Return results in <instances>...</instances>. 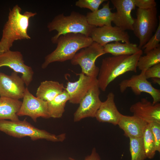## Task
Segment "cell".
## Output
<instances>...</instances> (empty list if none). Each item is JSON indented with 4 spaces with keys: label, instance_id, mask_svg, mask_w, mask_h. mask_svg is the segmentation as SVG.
I'll return each instance as SVG.
<instances>
[{
    "label": "cell",
    "instance_id": "1",
    "mask_svg": "<svg viewBox=\"0 0 160 160\" xmlns=\"http://www.w3.org/2000/svg\"><path fill=\"white\" fill-rule=\"evenodd\" d=\"M21 11L17 4L9 10L0 40V54L10 50L15 41L31 39L28 33L29 21L37 13L26 11L22 14Z\"/></svg>",
    "mask_w": 160,
    "mask_h": 160
},
{
    "label": "cell",
    "instance_id": "2",
    "mask_svg": "<svg viewBox=\"0 0 160 160\" xmlns=\"http://www.w3.org/2000/svg\"><path fill=\"white\" fill-rule=\"evenodd\" d=\"M143 54L141 49L131 55L113 56L103 59L97 77L100 89L105 92L118 76L128 72L136 73L138 60Z\"/></svg>",
    "mask_w": 160,
    "mask_h": 160
},
{
    "label": "cell",
    "instance_id": "3",
    "mask_svg": "<svg viewBox=\"0 0 160 160\" xmlns=\"http://www.w3.org/2000/svg\"><path fill=\"white\" fill-rule=\"evenodd\" d=\"M93 42L90 37L80 33H69L60 36L56 42V48L45 57L42 68H46L53 62L71 60L78 51L88 47Z\"/></svg>",
    "mask_w": 160,
    "mask_h": 160
},
{
    "label": "cell",
    "instance_id": "4",
    "mask_svg": "<svg viewBox=\"0 0 160 160\" xmlns=\"http://www.w3.org/2000/svg\"><path fill=\"white\" fill-rule=\"evenodd\" d=\"M95 27L88 23L86 15L75 11L67 16L63 13L56 15L47 26L49 31L55 30L57 32L51 39L52 42L54 44H56L60 36L67 33H80L90 37Z\"/></svg>",
    "mask_w": 160,
    "mask_h": 160
},
{
    "label": "cell",
    "instance_id": "5",
    "mask_svg": "<svg viewBox=\"0 0 160 160\" xmlns=\"http://www.w3.org/2000/svg\"><path fill=\"white\" fill-rule=\"evenodd\" d=\"M0 131L13 137H30L33 140L45 139L52 142H62L65 138V134L56 135L35 127L25 120L17 121L0 120Z\"/></svg>",
    "mask_w": 160,
    "mask_h": 160
},
{
    "label": "cell",
    "instance_id": "6",
    "mask_svg": "<svg viewBox=\"0 0 160 160\" xmlns=\"http://www.w3.org/2000/svg\"><path fill=\"white\" fill-rule=\"evenodd\" d=\"M156 7L147 9L138 8L133 31L139 40L138 47H142L156 31L158 24Z\"/></svg>",
    "mask_w": 160,
    "mask_h": 160
},
{
    "label": "cell",
    "instance_id": "7",
    "mask_svg": "<svg viewBox=\"0 0 160 160\" xmlns=\"http://www.w3.org/2000/svg\"><path fill=\"white\" fill-rule=\"evenodd\" d=\"M104 54L103 46L94 41L77 53L71 60V63L73 65H79L81 73L85 75L97 78L99 68L95 65V61L98 57Z\"/></svg>",
    "mask_w": 160,
    "mask_h": 160
},
{
    "label": "cell",
    "instance_id": "8",
    "mask_svg": "<svg viewBox=\"0 0 160 160\" xmlns=\"http://www.w3.org/2000/svg\"><path fill=\"white\" fill-rule=\"evenodd\" d=\"M20 108L17 113L19 116H28L34 122L37 118H50L48 111V102L34 96L25 88Z\"/></svg>",
    "mask_w": 160,
    "mask_h": 160
},
{
    "label": "cell",
    "instance_id": "9",
    "mask_svg": "<svg viewBox=\"0 0 160 160\" xmlns=\"http://www.w3.org/2000/svg\"><path fill=\"white\" fill-rule=\"evenodd\" d=\"M144 72L141 71L139 74L132 75L122 80L119 84L120 91L123 93L127 88H130L135 95H139L143 92L147 93L152 97L153 104L158 103L160 101V90L154 87L148 80Z\"/></svg>",
    "mask_w": 160,
    "mask_h": 160
},
{
    "label": "cell",
    "instance_id": "10",
    "mask_svg": "<svg viewBox=\"0 0 160 160\" xmlns=\"http://www.w3.org/2000/svg\"><path fill=\"white\" fill-rule=\"evenodd\" d=\"M2 66L8 67L14 71L21 73L27 87L33 80L34 72L32 68L25 63L23 55L19 51L10 50L0 54V67Z\"/></svg>",
    "mask_w": 160,
    "mask_h": 160
},
{
    "label": "cell",
    "instance_id": "11",
    "mask_svg": "<svg viewBox=\"0 0 160 160\" xmlns=\"http://www.w3.org/2000/svg\"><path fill=\"white\" fill-rule=\"evenodd\" d=\"M98 84L93 86L81 100L74 114V121H78L87 117H95L102 101Z\"/></svg>",
    "mask_w": 160,
    "mask_h": 160
},
{
    "label": "cell",
    "instance_id": "12",
    "mask_svg": "<svg viewBox=\"0 0 160 160\" xmlns=\"http://www.w3.org/2000/svg\"><path fill=\"white\" fill-rule=\"evenodd\" d=\"M18 73L13 71L10 75L0 72V97L20 100L23 99L26 87Z\"/></svg>",
    "mask_w": 160,
    "mask_h": 160
},
{
    "label": "cell",
    "instance_id": "13",
    "mask_svg": "<svg viewBox=\"0 0 160 160\" xmlns=\"http://www.w3.org/2000/svg\"><path fill=\"white\" fill-rule=\"evenodd\" d=\"M116 9L114 12L112 22L123 30L132 31L135 19L132 17L131 12L135 6L134 0H111V1Z\"/></svg>",
    "mask_w": 160,
    "mask_h": 160
},
{
    "label": "cell",
    "instance_id": "14",
    "mask_svg": "<svg viewBox=\"0 0 160 160\" xmlns=\"http://www.w3.org/2000/svg\"><path fill=\"white\" fill-rule=\"evenodd\" d=\"M90 37L93 41L102 46L113 41L130 42V36L127 31L112 25L95 27L92 32Z\"/></svg>",
    "mask_w": 160,
    "mask_h": 160
},
{
    "label": "cell",
    "instance_id": "15",
    "mask_svg": "<svg viewBox=\"0 0 160 160\" xmlns=\"http://www.w3.org/2000/svg\"><path fill=\"white\" fill-rule=\"evenodd\" d=\"M79 76L76 81H68L65 88L69 95V102L73 104H79L89 91L98 84L97 78L88 76L81 72Z\"/></svg>",
    "mask_w": 160,
    "mask_h": 160
},
{
    "label": "cell",
    "instance_id": "16",
    "mask_svg": "<svg viewBox=\"0 0 160 160\" xmlns=\"http://www.w3.org/2000/svg\"><path fill=\"white\" fill-rule=\"evenodd\" d=\"M133 115L148 124L152 122L160 123V103L153 104L146 98L132 104L130 108Z\"/></svg>",
    "mask_w": 160,
    "mask_h": 160
},
{
    "label": "cell",
    "instance_id": "17",
    "mask_svg": "<svg viewBox=\"0 0 160 160\" xmlns=\"http://www.w3.org/2000/svg\"><path fill=\"white\" fill-rule=\"evenodd\" d=\"M114 99V94L111 92L108 93L106 100L102 102L95 117L98 121L118 125L122 114L118 110Z\"/></svg>",
    "mask_w": 160,
    "mask_h": 160
},
{
    "label": "cell",
    "instance_id": "18",
    "mask_svg": "<svg viewBox=\"0 0 160 160\" xmlns=\"http://www.w3.org/2000/svg\"><path fill=\"white\" fill-rule=\"evenodd\" d=\"M148 123L134 116L122 115L118 125L124 132V135L130 138L143 137Z\"/></svg>",
    "mask_w": 160,
    "mask_h": 160
},
{
    "label": "cell",
    "instance_id": "19",
    "mask_svg": "<svg viewBox=\"0 0 160 160\" xmlns=\"http://www.w3.org/2000/svg\"><path fill=\"white\" fill-rule=\"evenodd\" d=\"M114 13L111 11L110 1L103 5L102 7L94 12L87 13L86 15L88 23L96 27L111 25Z\"/></svg>",
    "mask_w": 160,
    "mask_h": 160
},
{
    "label": "cell",
    "instance_id": "20",
    "mask_svg": "<svg viewBox=\"0 0 160 160\" xmlns=\"http://www.w3.org/2000/svg\"><path fill=\"white\" fill-rule=\"evenodd\" d=\"M65 88L63 83L57 81L46 80L41 82L36 90V96L49 102L61 93Z\"/></svg>",
    "mask_w": 160,
    "mask_h": 160
},
{
    "label": "cell",
    "instance_id": "21",
    "mask_svg": "<svg viewBox=\"0 0 160 160\" xmlns=\"http://www.w3.org/2000/svg\"><path fill=\"white\" fill-rule=\"evenodd\" d=\"M22 103V101L19 100L0 97V120H19L17 113Z\"/></svg>",
    "mask_w": 160,
    "mask_h": 160
},
{
    "label": "cell",
    "instance_id": "22",
    "mask_svg": "<svg viewBox=\"0 0 160 160\" xmlns=\"http://www.w3.org/2000/svg\"><path fill=\"white\" fill-rule=\"evenodd\" d=\"M103 47L105 54L109 53L115 56L131 55L141 49L135 44L130 42L122 43L119 41L107 44Z\"/></svg>",
    "mask_w": 160,
    "mask_h": 160
},
{
    "label": "cell",
    "instance_id": "23",
    "mask_svg": "<svg viewBox=\"0 0 160 160\" xmlns=\"http://www.w3.org/2000/svg\"><path fill=\"white\" fill-rule=\"evenodd\" d=\"M69 99L68 94L64 89L61 93L48 102V111L50 118H59L62 117L65 111L66 104Z\"/></svg>",
    "mask_w": 160,
    "mask_h": 160
},
{
    "label": "cell",
    "instance_id": "24",
    "mask_svg": "<svg viewBox=\"0 0 160 160\" xmlns=\"http://www.w3.org/2000/svg\"><path fill=\"white\" fill-rule=\"evenodd\" d=\"M140 56L137 63V68L145 71L152 66L160 63V46Z\"/></svg>",
    "mask_w": 160,
    "mask_h": 160
},
{
    "label": "cell",
    "instance_id": "25",
    "mask_svg": "<svg viewBox=\"0 0 160 160\" xmlns=\"http://www.w3.org/2000/svg\"><path fill=\"white\" fill-rule=\"evenodd\" d=\"M129 138L131 160H145L147 157L144 148L143 137Z\"/></svg>",
    "mask_w": 160,
    "mask_h": 160
},
{
    "label": "cell",
    "instance_id": "26",
    "mask_svg": "<svg viewBox=\"0 0 160 160\" xmlns=\"http://www.w3.org/2000/svg\"><path fill=\"white\" fill-rule=\"evenodd\" d=\"M143 139L144 148L147 158L152 159L154 157L156 151L149 124L144 132Z\"/></svg>",
    "mask_w": 160,
    "mask_h": 160
},
{
    "label": "cell",
    "instance_id": "27",
    "mask_svg": "<svg viewBox=\"0 0 160 160\" xmlns=\"http://www.w3.org/2000/svg\"><path fill=\"white\" fill-rule=\"evenodd\" d=\"M160 22L157 28L150 39L142 47L141 49L144 50L145 54L148 52L160 46Z\"/></svg>",
    "mask_w": 160,
    "mask_h": 160
},
{
    "label": "cell",
    "instance_id": "28",
    "mask_svg": "<svg viewBox=\"0 0 160 160\" xmlns=\"http://www.w3.org/2000/svg\"><path fill=\"white\" fill-rule=\"evenodd\" d=\"M106 0H79L76 1L75 5L80 8H87L91 12H95L98 9L100 5Z\"/></svg>",
    "mask_w": 160,
    "mask_h": 160
},
{
    "label": "cell",
    "instance_id": "29",
    "mask_svg": "<svg viewBox=\"0 0 160 160\" xmlns=\"http://www.w3.org/2000/svg\"><path fill=\"white\" fill-rule=\"evenodd\" d=\"M155 141L156 151L160 152V123L152 122L149 124Z\"/></svg>",
    "mask_w": 160,
    "mask_h": 160
},
{
    "label": "cell",
    "instance_id": "30",
    "mask_svg": "<svg viewBox=\"0 0 160 160\" xmlns=\"http://www.w3.org/2000/svg\"><path fill=\"white\" fill-rule=\"evenodd\" d=\"M145 78H160V63L155 65L149 68L144 72Z\"/></svg>",
    "mask_w": 160,
    "mask_h": 160
},
{
    "label": "cell",
    "instance_id": "31",
    "mask_svg": "<svg viewBox=\"0 0 160 160\" xmlns=\"http://www.w3.org/2000/svg\"><path fill=\"white\" fill-rule=\"evenodd\" d=\"M135 7L138 9H147L156 7V3L155 0H134Z\"/></svg>",
    "mask_w": 160,
    "mask_h": 160
},
{
    "label": "cell",
    "instance_id": "32",
    "mask_svg": "<svg viewBox=\"0 0 160 160\" xmlns=\"http://www.w3.org/2000/svg\"><path fill=\"white\" fill-rule=\"evenodd\" d=\"M70 160H76L71 157L69 158ZM84 160H101L99 154L97 153L96 149L94 148L92 150L90 155L87 156Z\"/></svg>",
    "mask_w": 160,
    "mask_h": 160
},
{
    "label": "cell",
    "instance_id": "33",
    "mask_svg": "<svg viewBox=\"0 0 160 160\" xmlns=\"http://www.w3.org/2000/svg\"><path fill=\"white\" fill-rule=\"evenodd\" d=\"M153 82L155 84H157L160 85V78H153L151 79Z\"/></svg>",
    "mask_w": 160,
    "mask_h": 160
}]
</instances>
